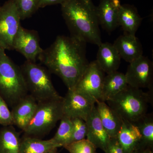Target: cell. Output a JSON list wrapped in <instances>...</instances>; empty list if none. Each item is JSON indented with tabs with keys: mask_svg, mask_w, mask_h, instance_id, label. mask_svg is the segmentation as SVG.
Returning a JSON list of instances; mask_svg holds the SVG:
<instances>
[{
	"mask_svg": "<svg viewBox=\"0 0 153 153\" xmlns=\"http://www.w3.org/2000/svg\"><path fill=\"white\" fill-rule=\"evenodd\" d=\"M86 44L71 36H59L43 49L38 60L50 73L60 77L68 90L72 89L89 64Z\"/></svg>",
	"mask_w": 153,
	"mask_h": 153,
	"instance_id": "1",
	"label": "cell"
},
{
	"mask_svg": "<svg viewBox=\"0 0 153 153\" xmlns=\"http://www.w3.org/2000/svg\"><path fill=\"white\" fill-rule=\"evenodd\" d=\"M61 8L70 36L86 44L98 46L102 43L96 7L91 0H66Z\"/></svg>",
	"mask_w": 153,
	"mask_h": 153,
	"instance_id": "2",
	"label": "cell"
},
{
	"mask_svg": "<svg viewBox=\"0 0 153 153\" xmlns=\"http://www.w3.org/2000/svg\"><path fill=\"white\" fill-rule=\"evenodd\" d=\"M152 100L153 91L145 92L128 85L106 102L122 119L134 123L146 114Z\"/></svg>",
	"mask_w": 153,
	"mask_h": 153,
	"instance_id": "3",
	"label": "cell"
},
{
	"mask_svg": "<svg viewBox=\"0 0 153 153\" xmlns=\"http://www.w3.org/2000/svg\"><path fill=\"white\" fill-rule=\"evenodd\" d=\"M28 94L20 66L0 47V95L13 108Z\"/></svg>",
	"mask_w": 153,
	"mask_h": 153,
	"instance_id": "4",
	"label": "cell"
},
{
	"mask_svg": "<svg viewBox=\"0 0 153 153\" xmlns=\"http://www.w3.org/2000/svg\"><path fill=\"white\" fill-rule=\"evenodd\" d=\"M20 67L28 94L37 102L62 97L54 87L50 72L46 67L28 60Z\"/></svg>",
	"mask_w": 153,
	"mask_h": 153,
	"instance_id": "5",
	"label": "cell"
},
{
	"mask_svg": "<svg viewBox=\"0 0 153 153\" xmlns=\"http://www.w3.org/2000/svg\"><path fill=\"white\" fill-rule=\"evenodd\" d=\"M63 99L38 102L33 118L23 131L25 136L38 137L51 131L63 117Z\"/></svg>",
	"mask_w": 153,
	"mask_h": 153,
	"instance_id": "6",
	"label": "cell"
},
{
	"mask_svg": "<svg viewBox=\"0 0 153 153\" xmlns=\"http://www.w3.org/2000/svg\"><path fill=\"white\" fill-rule=\"evenodd\" d=\"M105 73L96 60L92 61L72 89L95 104L101 100Z\"/></svg>",
	"mask_w": 153,
	"mask_h": 153,
	"instance_id": "7",
	"label": "cell"
},
{
	"mask_svg": "<svg viewBox=\"0 0 153 153\" xmlns=\"http://www.w3.org/2000/svg\"><path fill=\"white\" fill-rule=\"evenodd\" d=\"M22 21L13 0H8L0 6V47L13 50V43Z\"/></svg>",
	"mask_w": 153,
	"mask_h": 153,
	"instance_id": "8",
	"label": "cell"
},
{
	"mask_svg": "<svg viewBox=\"0 0 153 153\" xmlns=\"http://www.w3.org/2000/svg\"><path fill=\"white\" fill-rule=\"evenodd\" d=\"M125 75L130 86L153 91V64L147 57L142 55L130 63Z\"/></svg>",
	"mask_w": 153,
	"mask_h": 153,
	"instance_id": "9",
	"label": "cell"
},
{
	"mask_svg": "<svg viewBox=\"0 0 153 153\" xmlns=\"http://www.w3.org/2000/svg\"><path fill=\"white\" fill-rule=\"evenodd\" d=\"M13 49L23 55L26 60L33 62H36L43 51L40 46L38 32L25 29L22 26L14 37Z\"/></svg>",
	"mask_w": 153,
	"mask_h": 153,
	"instance_id": "10",
	"label": "cell"
},
{
	"mask_svg": "<svg viewBox=\"0 0 153 153\" xmlns=\"http://www.w3.org/2000/svg\"><path fill=\"white\" fill-rule=\"evenodd\" d=\"M94 104L74 89H69L63 97V115L71 119L80 118L85 121Z\"/></svg>",
	"mask_w": 153,
	"mask_h": 153,
	"instance_id": "11",
	"label": "cell"
},
{
	"mask_svg": "<svg viewBox=\"0 0 153 153\" xmlns=\"http://www.w3.org/2000/svg\"><path fill=\"white\" fill-rule=\"evenodd\" d=\"M87 126V139L97 149L105 152L111 138L102 124L95 104L93 105L86 121Z\"/></svg>",
	"mask_w": 153,
	"mask_h": 153,
	"instance_id": "12",
	"label": "cell"
},
{
	"mask_svg": "<svg viewBox=\"0 0 153 153\" xmlns=\"http://www.w3.org/2000/svg\"><path fill=\"white\" fill-rule=\"evenodd\" d=\"M37 105L38 102L29 94L20 100L11 111L14 125L24 131L33 118Z\"/></svg>",
	"mask_w": 153,
	"mask_h": 153,
	"instance_id": "13",
	"label": "cell"
},
{
	"mask_svg": "<svg viewBox=\"0 0 153 153\" xmlns=\"http://www.w3.org/2000/svg\"><path fill=\"white\" fill-rule=\"evenodd\" d=\"M117 139L126 153H132L141 149V136L135 125L122 120Z\"/></svg>",
	"mask_w": 153,
	"mask_h": 153,
	"instance_id": "14",
	"label": "cell"
},
{
	"mask_svg": "<svg viewBox=\"0 0 153 153\" xmlns=\"http://www.w3.org/2000/svg\"><path fill=\"white\" fill-rule=\"evenodd\" d=\"M114 46L121 58L126 62L131 63L142 56V46L135 36L125 34L118 37Z\"/></svg>",
	"mask_w": 153,
	"mask_h": 153,
	"instance_id": "15",
	"label": "cell"
},
{
	"mask_svg": "<svg viewBox=\"0 0 153 153\" xmlns=\"http://www.w3.org/2000/svg\"><path fill=\"white\" fill-rule=\"evenodd\" d=\"M98 47L96 61L102 70L106 74L117 71L121 58L113 44L102 43Z\"/></svg>",
	"mask_w": 153,
	"mask_h": 153,
	"instance_id": "16",
	"label": "cell"
},
{
	"mask_svg": "<svg viewBox=\"0 0 153 153\" xmlns=\"http://www.w3.org/2000/svg\"><path fill=\"white\" fill-rule=\"evenodd\" d=\"M102 124L111 138H116L120 130L122 119L105 102H96Z\"/></svg>",
	"mask_w": 153,
	"mask_h": 153,
	"instance_id": "17",
	"label": "cell"
},
{
	"mask_svg": "<svg viewBox=\"0 0 153 153\" xmlns=\"http://www.w3.org/2000/svg\"><path fill=\"white\" fill-rule=\"evenodd\" d=\"M119 9L110 0H100L98 7H96L99 24L108 33L113 32L118 27Z\"/></svg>",
	"mask_w": 153,
	"mask_h": 153,
	"instance_id": "18",
	"label": "cell"
},
{
	"mask_svg": "<svg viewBox=\"0 0 153 153\" xmlns=\"http://www.w3.org/2000/svg\"><path fill=\"white\" fill-rule=\"evenodd\" d=\"M142 19L137 9L129 4L121 5L118 10V24L126 34L135 36Z\"/></svg>",
	"mask_w": 153,
	"mask_h": 153,
	"instance_id": "19",
	"label": "cell"
},
{
	"mask_svg": "<svg viewBox=\"0 0 153 153\" xmlns=\"http://www.w3.org/2000/svg\"><path fill=\"white\" fill-rule=\"evenodd\" d=\"M128 85L125 74L117 71L107 74L104 77L100 101L106 102Z\"/></svg>",
	"mask_w": 153,
	"mask_h": 153,
	"instance_id": "20",
	"label": "cell"
},
{
	"mask_svg": "<svg viewBox=\"0 0 153 153\" xmlns=\"http://www.w3.org/2000/svg\"><path fill=\"white\" fill-rule=\"evenodd\" d=\"M21 139L13 126L0 128V153H21Z\"/></svg>",
	"mask_w": 153,
	"mask_h": 153,
	"instance_id": "21",
	"label": "cell"
},
{
	"mask_svg": "<svg viewBox=\"0 0 153 153\" xmlns=\"http://www.w3.org/2000/svg\"><path fill=\"white\" fill-rule=\"evenodd\" d=\"M60 147L52 139L42 140L25 136L21 139V153H46Z\"/></svg>",
	"mask_w": 153,
	"mask_h": 153,
	"instance_id": "22",
	"label": "cell"
},
{
	"mask_svg": "<svg viewBox=\"0 0 153 153\" xmlns=\"http://www.w3.org/2000/svg\"><path fill=\"white\" fill-rule=\"evenodd\" d=\"M141 136V149L153 150V115L147 114L134 123Z\"/></svg>",
	"mask_w": 153,
	"mask_h": 153,
	"instance_id": "23",
	"label": "cell"
},
{
	"mask_svg": "<svg viewBox=\"0 0 153 153\" xmlns=\"http://www.w3.org/2000/svg\"><path fill=\"white\" fill-rule=\"evenodd\" d=\"M72 133V123L71 118L63 116L60 120V124L57 132L52 139L61 147L68 144Z\"/></svg>",
	"mask_w": 153,
	"mask_h": 153,
	"instance_id": "24",
	"label": "cell"
},
{
	"mask_svg": "<svg viewBox=\"0 0 153 153\" xmlns=\"http://www.w3.org/2000/svg\"><path fill=\"white\" fill-rule=\"evenodd\" d=\"M20 14L21 20L32 17L39 9L38 0H13Z\"/></svg>",
	"mask_w": 153,
	"mask_h": 153,
	"instance_id": "25",
	"label": "cell"
},
{
	"mask_svg": "<svg viewBox=\"0 0 153 153\" xmlns=\"http://www.w3.org/2000/svg\"><path fill=\"white\" fill-rule=\"evenodd\" d=\"M72 133L68 144L85 139L87 134V126L85 121L79 117L71 118Z\"/></svg>",
	"mask_w": 153,
	"mask_h": 153,
	"instance_id": "26",
	"label": "cell"
},
{
	"mask_svg": "<svg viewBox=\"0 0 153 153\" xmlns=\"http://www.w3.org/2000/svg\"><path fill=\"white\" fill-rule=\"evenodd\" d=\"M63 147L66 149L69 153H97L95 146L85 139L70 143Z\"/></svg>",
	"mask_w": 153,
	"mask_h": 153,
	"instance_id": "27",
	"label": "cell"
},
{
	"mask_svg": "<svg viewBox=\"0 0 153 153\" xmlns=\"http://www.w3.org/2000/svg\"><path fill=\"white\" fill-rule=\"evenodd\" d=\"M8 106L4 99L0 95V125L2 126L14 125L12 112Z\"/></svg>",
	"mask_w": 153,
	"mask_h": 153,
	"instance_id": "28",
	"label": "cell"
},
{
	"mask_svg": "<svg viewBox=\"0 0 153 153\" xmlns=\"http://www.w3.org/2000/svg\"><path fill=\"white\" fill-rule=\"evenodd\" d=\"M105 153H126L117 138H111L105 152Z\"/></svg>",
	"mask_w": 153,
	"mask_h": 153,
	"instance_id": "29",
	"label": "cell"
},
{
	"mask_svg": "<svg viewBox=\"0 0 153 153\" xmlns=\"http://www.w3.org/2000/svg\"><path fill=\"white\" fill-rule=\"evenodd\" d=\"M66 0H38L39 8L45 7L48 6L63 4Z\"/></svg>",
	"mask_w": 153,
	"mask_h": 153,
	"instance_id": "30",
	"label": "cell"
},
{
	"mask_svg": "<svg viewBox=\"0 0 153 153\" xmlns=\"http://www.w3.org/2000/svg\"><path fill=\"white\" fill-rule=\"evenodd\" d=\"M132 153H153V150L150 149H140Z\"/></svg>",
	"mask_w": 153,
	"mask_h": 153,
	"instance_id": "31",
	"label": "cell"
},
{
	"mask_svg": "<svg viewBox=\"0 0 153 153\" xmlns=\"http://www.w3.org/2000/svg\"><path fill=\"white\" fill-rule=\"evenodd\" d=\"M57 149H55L49 151L46 153H57Z\"/></svg>",
	"mask_w": 153,
	"mask_h": 153,
	"instance_id": "32",
	"label": "cell"
}]
</instances>
